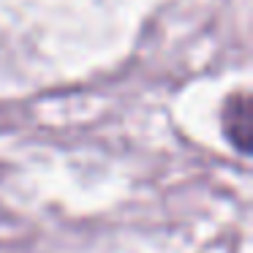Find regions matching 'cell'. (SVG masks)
I'll use <instances>...</instances> for the list:
<instances>
[{"instance_id":"cell-1","label":"cell","mask_w":253,"mask_h":253,"mask_svg":"<svg viewBox=\"0 0 253 253\" xmlns=\"http://www.w3.org/2000/svg\"><path fill=\"white\" fill-rule=\"evenodd\" d=\"M223 131H226V136H229V142L234 144L240 153H251L253 115H251V98H248V93H240V95L226 101Z\"/></svg>"}]
</instances>
